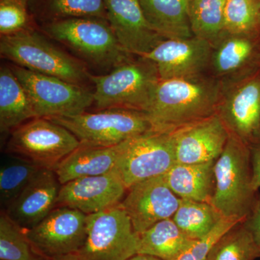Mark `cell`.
Masks as SVG:
<instances>
[{
  "label": "cell",
  "mask_w": 260,
  "mask_h": 260,
  "mask_svg": "<svg viewBox=\"0 0 260 260\" xmlns=\"http://www.w3.org/2000/svg\"><path fill=\"white\" fill-rule=\"evenodd\" d=\"M61 186L53 169H43L4 210L17 225L28 230L56 208Z\"/></svg>",
  "instance_id": "cell-19"
},
{
  "label": "cell",
  "mask_w": 260,
  "mask_h": 260,
  "mask_svg": "<svg viewBox=\"0 0 260 260\" xmlns=\"http://www.w3.org/2000/svg\"><path fill=\"white\" fill-rule=\"evenodd\" d=\"M260 246L245 221L231 228L215 242L206 260H256Z\"/></svg>",
  "instance_id": "cell-27"
},
{
  "label": "cell",
  "mask_w": 260,
  "mask_h": 260,
  "mask_svg": "<svg viewBox=\"0 0 260 260\" xmlns=\"http://www.w3.org/2000/svg\"><path fill=\"white\" fill-rule=\"evenodd\" d=\"M126 191L115 170L104 175L78 178L61 186L56 208L68 207L91 215L119 205Z\"/></svg>",
  "instance_id": "cell-16"
},
{
  "label": "cell",
  "mask_w": 260,
  "mask_h": 260,
  "mask_svg": "<svg viewBox=\"0 0 260 260\" xmlns=\"http://www.w3.org/2000/svg\"><path fill=\"white\" fill-rule=\"evenodd\" d=\"M260 70V34H228L213 46L208 74L223 87Z\"/></svg>",
  "instance_id": "cell-13"
},
{
  "label": "cell",
  "mask_w": 260,
  "mask_h": 260,
  "mask_svg": "<svg viewBox=\"0 0 260 260\" xmlns=\"http://www.w3.org/2000/svg\"><path fill=\"white\" fill-rule=\"evenodd\" d=\"M107 20L123 48L143 56L165 40L149 24L140 0H104Z\"/></svg>",
  "instance_id": "cell-18"
},
{
  "label": "cell",
  "mask_w": 260,
  "mask_h": 260,
  "mask_svg": "<svg viewBox=\"0 0 260 260\" xmlns=\"http://www.w3.org/2000/svg\"><path fill=\"white\" fill-rule=\"evenodd\" d=\"M172 132L153 129L126 140L115 168L126 189L164 175L177 164Z\"/></svg>",
  "instance_id": "cell-10"
},
{
  "label": "cell",
  "mask_w": 260,
  "mask_h": 260,
  "mask_svg": "<svg viewBox=\"0 0 260 260\" xmlns=\"http://www.w3.org/2000/svg\"><path fill=\"white\" fill-rule=\"evenodd\" d=\"M30 0H0V36L36 28L29 8Z\"/></svg>",
  "instance_id": "cell-32"
},
{
  "label": "cell",
  "mask_w": 260,
  "mask_h": 260,
  "mask_svg": "<svg viewBox=\"0 0 260 260\" xmlns=\"http://www.w3.org/2000/svg\"><path fill=\"white\" fill-rule=\"evenodd\" d=\"M225 0H189V18L193 36L213 46L225 34Z\"/></svg>",
  "instance_id": "cell-28"
},
{
  "label": "cell",
  "mask_w": 260,
  "mask_h": 260,
  "mask_svg": "<svg viewBox=\"0 0 260 260\" xmlns=\"http://www.w3.org/2000/svg\"><path fill=\"white\" fill-rule=\"evenodd\" d=\"M47 260H83L78 254H70L66 255L56 256Z\"/></svg>",
  "instance_id": "cell-36"
},
{
  "label": "cell",
  "mask_w": 260,
  "mask_h": 260,
  "mask_svg": "<svg viewBox=\"0 0 260 260\" xmlns=\"http://www.w3.org/2000/svg\"><path fill=\"white\" fill-rule=\"evenodd\" d=\"M138 254L174 260L195 241L189 239L172 218L154 224L138 234Z\"/></svg>",
  "instance_id": "cell-24"
},
{
  "label": "cell",
  "mask_w": 260,
  "mask_h": 260,
  "mask_svg": "<svg viewBox=\"0 0 260 260\" xmlns=\"http://www.w3.org/2000/svg\"><path fill=\"white\" fill-rule=\"evenodd\" d=\"M0 259L47 260L34 249L25 231L5 210L0 215Z\"/></svg>",
  "instance_id": "cell-30"
},
{
  "label": "cell",
  "mask_w": 260,
  "mask_h": 260,
  "mask_svg": "<svg viewBox=\"0 0 260 260\" xmlns=\"http://www.w3.org/2000/svg\"><path fill=\"white\" fill-rule=\"evenodd\" d=\"M222 83L207 74L160 80L145 114L155 129L172 132L216 114Z\"/></svg>",
  "instance_id": "cell-1"
},
{
  "label": "cell",
  "mask_w": 260,
  "mask_h": 260,
  "mask_svg": "<svg viewBox=\"0 0 260 260\" xmlns=\"http://www.w3.org/2000/svg\"><path fill=\"white\" fill-rule=\"evenodd\" d=\"M10 155L0 168V201L5 209L45 169L23 157Z\"/></svg>",
  "instance_id": "cell-29"
},
{
  "label": "cell",
  "mask_w": 260,
  "mask_h": 260,
  "mask_svg": "<svg viewBox=\"0 0 260 260\" xmlns=\"http://www.w3.org/2000/svg\"><path fill=\"white\" fill-rule=\"evenodd\" d=\"M37 118L32 103L11 67L0 70V130L13 131Z\"/></svg>",
  "instance_id": "cell-23"
},
{
  "label": "cell",
  "mask_w": 260,
  "mask_h": 260,
  "mask_svg": "<svg viewBox=\"0 0 260 260\" xmlns=\"http://www.w3.org/2000/svg\"><path fill=\"white\" fill-rule=\"evenodd\" d=\"M215 162L176 164L164 174V179L180 199L210 203L215 190Z\"/></svg>",
  "instance_id": "cell-21"
},
{
  "label": "cell",
  "mask_w": 260,
  "mask_h": 260,
  "mask_svg": "<svg viewBox=\"0 0 260 260\" xmlns=\"http://www.w3.org/2000/svg\"><path fill=\"white\" fill-rule=\"evenodd\" d=\"M70 130L47 118L30 119L12 131L6 152L53 169L80 146Z\"/></svg>",
  "instance_id": "cell-7"
},
{
  "label": "cell",
  "mask_w": 260,
  "mask_h": 260,
  "mask_svg": "<svg viewBox=\"0 0 260 260\" xmlns=\"http://www.w3.org/2000/svg\"><path fill=\"white\" fill-rule=\"evenodd\" d=\"M87 217L79 210L57 207L36 226L24 231L34 249L46 259L76 254L86 239Z\"/></svg>",
  "instance_id": "cell-11"
},
{
  "label": "cell",
  "mask_w": 260,
  "mask_h": 260,
  "mask_svg": "<svg viewBox=\"0 0 260 260\" xmlns=\"http://www.w3.org/2000/svg\"><path fill=\"white\" fill-rule=\"evenodd\" d=\"M127 191L120 205L138 234L172 218L180 204V198L168 186L164 175L135 184Z\"/></svg>",
  "instance_id": "cell-15"
},
{
  "label": "cell",
  "mask_w": 260,
  "mask_h": 260,
  "mask_svg": "<svg viewBox=\"0 0 260 260\" xmlns=\"http://www.w3.org/2000/svg\"><path fill=\"white\" fill-rule=\"evenodd\" d=\"M0 54L13 64L40 74L80 85L90 80L82 61L55 47L37 28L1 37Z\"/></svg>",
  "instance_id": "cell-4"
},
{
  "label": "cell",
  "mask_w": 260,
  "mask_h": 260,
  "mask_svg": "<svg viewBox=\"0 0 260 260\" xmlns=\"http://www.w3.org/2000/svg\"><path fill=\"white\" fill-rule=\"evenodd\" d=\"M49 119L70 130L80 143L102 146L119 145L155 129L145 113L126 109H102Z\"/></svg>",
  "instance_id": "cell-6"
},
{
  "label": "cell",
  "mask_w": 260,
  "mask_h": 260,
  "mask_svg": "<svg viewBox=\"0 0 260 260\" xmlns=\"http://www.w3.org/2000/svg\"><path fill=\"white\" fill-rule=\"evenodd\" d=\"M215 190L210 204L224 218L244 222L258 198L252 184L250 147L231 135L214 166Z\"/></svg>",
  "instance_id": "cell-2"
},
{
  "label": "cell",
  "mask_w": 260,
  "mask_h": 260,
  "mask_svg": "<svg viewBox=\"0 0 260 260\" xmlns=\"http://www.w3.org/2000/svg\"><path fill=\"white\" fill-rule=\"evenodd\" d=\"M12 70L28 93L37 117H64L85 112L94 103L93 92L56 77L13 64Z\"/></svg>",
  "instance_id": "cell-8"
},
{
  "label": "cell",
  "mask_w": 260,
  "mask_h": 260,
  "mask_svg": "<svg viewBox=\"0 0 260 260\" xmlns=\"http://www.w3.org/2000/svg\"><path fill=\"white\" fill-rule=\"evenodd\" d=\"M252 169L253 187L256 191L260 188V141L249 145Z\"/></svg>",
  "instance_id": "cell-34"
},
{
  "label": "cell",
  "mask_w": 260,
  "mask_h": 260,
  "mask_svg": "<svg viewBox=\"0 0 260 260\" xmlns=\"http://www.w3.org/2000/svg\"><path fill=\"white\" fill-rule=\"evenodd\" d=\"M246 223L254 234L256 240L260 246V195H258L257 200L254 210L249 218L245 220Z\"/></svg>",
  "instance_id": "cell-35"
},
{
  "label": "cell",
  "mask_w": 260,
  "mask_h": 260,
  "mask_svg": "<svg viewBox=\"0 0 260 260\" xmlns=\"http://www.w3.org/2000/svg\"><path fill=\"white\" fill-rule=\"evenodd\" d=\"M217 114L231 135L249 145L260 141V70L223 87Z\"/></svg>",
  "instance_id": "cell-12"
},
{
  "label": "cell",
  "mask_w": 260,
  "mask_h": 260,
  "mask_svg": "<svg viewBox=\"0 0 260 260\" xmlns=\"http://www.w3.org/2000/svg\"><path fill=\"white\" fill-rule=\"evenodd\" d=\"M29 8L34 20L42 25L75 18L107 20L104 0H30Z\"/></svg>",
  "instance_id": "cell-25"
},
{
  "label": "cell",
  "mask_w": 260,
  "mask_h": 260,
  "mask_svg": "<svg viewBox=\"0 0 260 260\" xmlns=\"http://www.w3.org/2000/svg\"><path fill=\"white\" fill-rule=\"evenodd\" d=\"M153 61L137 56L114 68L110 73L90 75L94 103L99 109H126L146 112L160 81Z\"/></svg>",
  "instance_id": "cell-3"
},
{
  "label": "cell",
  "mask_w": 260,
  "mask_h": 260,
  "mask_svg": "<svg viewBox=\"0 0 260 260\" xmlns=\"http://www.w3.org/2000/svg\"><path fill=\"white\" fill-rule=\"evenodd\" d=\"M177 164L215 161L223 153L230 133L218 114L172 132Z\"/></svg>",
  "instance_id": "cell-17"
},
{
  "label": "cell",
  "mask_w": 260,
  "mask_h": 260,
  "mask_svg": "<svg viewBox=\"0 0 260 260\" xmlns=\"http://www.w3.org/2000/svg\"><path fill=\"white\" fill-rule=\"evenodd\" d=\"M138 234L120 203L87 217L83 260H126L138 254Z\"/></svg>",
  "instance_id": "cell-9"
},
{
  "label": "cell",
  "mask_w": 260,
  "mask_h": 260,
  "mask_svg": "<svg viewBox=\"0 0 260 260\" xmlns=\"http://www.w3.org/2000/svg\"><path fill=\"white\" fill-rule=\"evenodd\" d=\"M126 141L112 146L80 143L78 148L54 168L58 180L62 185L78 178L104 175L113 172L124 150Z\"/></svg>",
  "instance_id": "cell-20"
},
{
  "label": "cell",
  "mask_w": 260,
  "mask_h": 260,
  "mask_svg": "<svg viewBox=\"0 0 260 260\" xmlns=\"http://www.w3.org/2000/svg\"><path fill=\"white\" fill-rule=\"evenodd\" d=\"M145 18L165 39L194 37L189 18V0H140Z\"/></svg>",
  "instance_id": "cell-22"
},
{
  "label": "cell",
  "mask_w": 260,
  "mask_h": 260,
  "mask_svg": "<svg viewBox=\"0 0 260 260\" xmlns=\"http://www.w3.org/2000/svg\"><path fill=\"white\" fill-rule=\"evenodd\" d=\"M259 3H260V0H259Z\"/></svg>",
  "instance_id": "cell-38"
},
{
  "label": "cell",
  "mask_w": 260,
  "mask_h": 260,
  "mask_svg": "<svg viewBox=\"0 0 260 260\" xmlns=\"http://www.w3.org/2000/svg\"><path fill=\"white\" fill-rule=\"evenodd\" d=\"M240 223L232 219L223 218L206 237L195 241L174 260H206L215 242L236 224Z\"/></svg>",
  "instance_id": "cell-33"
},
{
  "label": "cell",
  "mask_w": 260,
  "mask_h": 260,
  "mask_svg": "<svg viewBox=\"0 0 260 260\" xmlns=\"http://www.w3.org/2000/svg\"><path fill=\"white\" fill-rule=\"evenodd\" d=\"M126 260H162L147 254H137Z\"/></svg>",
  "instance_id": "cell-37"
},
{
  "label": "cell",
  "mask_w": 260,
  "mask_h": 260,
  "mask_svg": "<svg viewBox=\"0 0 260 260\" xmlns=\"http://www.w3.org/2000/svg\"><path fill=\"white\" fill-rule=\"evenodd\" d=\"M223 218L210 203L184 199H181L172 218L181 232L193 241L206 237Z\"/></svg>",
  "instance_id": "cell-26"
},
{
  "label": "cell",
  "mask_w": 260,
  "mask_h": 260,
  "mask_svg": "<svg viewBox=\"0 0 260 260\" xmlns=\"http://www.w3.org/2000/svg\"><path fill=\"white\" fill-rule=\"evenodd\" d=\"M213 46L204 39H165L140 57L153 61L160 80L193 78L207 75Z\"/></svg>",
  "instance_id": "cell-14"
},
{
  "label": "cell",
  "mask_w": 260,
  "mask_h": 260,
  "mask_svg": "<svg viewBox=\"0 0 260 260\" xmlns=\"http://www.w3.org/2000/svg\"><path fill=\"white\" fill-rule=\"evenodd\" d=\"M42 30L47 37L101 68H115L133 56L121 47L110 25L104 19H64L42 24Z\"/></svg>",
  "instance_id": "cell-5"
},
{
  "label": "cell",
  "mask_w": 260,
  "mask_h": 260,
  "mask_svg": "<svg viewBox=\"0 0 260 260\" xmlns=\"http://www.w3.org/2000/svg\"><path fill=\"white\" fill-rule=\"evenodd\" d=\"M225 32L260 34L259 0H225Z\"/></svg>",
  "instance_id": "cell-31"
}]
</instances>
